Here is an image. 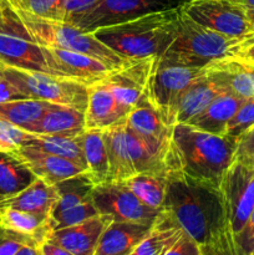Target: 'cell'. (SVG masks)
<instances>
[{
  "label": "cell",
  "instance_id": "1",
  "mask_svg": "<svg viewBox=\"0 0 254 255\" xmlns=\"http://www.w3.org/2000/svg\"><path fill=\"white\" fill-rule=\"evenodd\" d=\"M163 211L201 248L226 241L237 255L219 188L171 169Z\"/></svg>",
  "mask_w": 254,
  "mask_h": 255
},
{
  "label": "cell",
  "instance_id": "2",
  "mask_svg": "<svg viewBox=\"0 0 254 255\" xmlns=\"http://www.w3.org/2000/svg\"><path fill=\"white\" fill-rule=\"evenodd\" d=\"M237 143L238 139L227 134L208 133L187 124H177L172 128V169L219 188L234 162Z\"/></svg>",
  "mask_w": 254,
  "mask_h": 255
},
{
  "label": "cell",
  "instance_id": "3",
  "mask_svg": "<svg viewBox=\"0 0 254 255\" xmlns=\"http://www.w3.org/2000/svg\"><path fill=\"white\" fill-rule=\"evenodd\" d=\"M181 7L144 15L122 24L100 27L92 34L124 59L161 57L177 32Z\"/></svg>",
  "mask_w": 254,
  "mask_h": 255
},
{
  "label": "cell",
  "instance_id": "4",
  "mask_svg": "<svg viewBox=\"0 0 254 255\" xmlns=\"http://www.w3.org/2000/svg\"><path fill=\"white\" fill-rule=\"evenodd\" d=\"M247 37L249 36H228L207 29L193 21L181 7L176 36L158 59V64L206 67L212 62L233 57Z\"/></svg>",
  "mask_w": 254,
  "mask_h": 255
},
{
  "label": "cell",
  "instance_id": "5",
  "mask_svg": "<svg viewBox=\"0 0 254 255\" xmlns=\"http://www.w3.org/2000/svg\"><path fill=\"white\" fill-rule=\"evenodd\" d=\"M14 10L27 34L40 46L70 50L90 55L102 61L112 70L119 69L131 61L115 54L110 47L97 40L92 32L84 31L70 22L44 19L25 11Z\"/></svg>",
  "mask_w": 254,
  "mask_h": 255
},
{
  "label": "cell",
  "instance_id": "6",
  "mask_svg": "<svg viewBox=\"0 0 254 255\" xmlns=\"http://www.w3.org/2000/svg\"><path fill=\"white\" fill-rule=\"evenodd\" d=\"M0 69L10 84L26 99L86 110L89 86L62 76L19 69L0 62Z\"/></svg>",
  "mask_w": 254,
  "mask_h": 255
},
{
  "label": "cell",
  "instance_id": "7",
  "mask_svg": "<svg viewBox=\"0 0 254 255\" xmlns=\"http://www.w3.org/2000/svg\"><path fill=\"white\" fill-rule=\"evenodd\" d=\"M0 62L54 75L45 60L42 47L30 37L6 0H0Z\"/></svg>",
  "mask_w": 254,
  "mask_h": 255
},
{
  "label": "cell",
  "instance_id": "8",
  "mask_svg": "<svg viewBox=\"0 0 254 255\" xmlns=\"http://www.w3.org/2000/svg\"><path fill=\"white\" fill-rule=\"evenodd\" d=\"M186 0H101L70 21V24L87 32L100 27L122 24L153 12L182 7Z\"/></svg>",
  "mask_w": 254,
  "mask_h": 255
},
{
  "label": "cell",
  "instance_id": "9",
  "mask_svg": "<svg viewBox=\"0 0 254 255\" xmlns=\"http://www.w3.org/2000/svg\"><path fill=\"white\" fill-rule=\"evenodd\" d=\"M206 70L207 66L157 65L149 84L148 100L168 126L173 127L177 125V110L184 90L206 74Z\"/></svg>",
  "mask_w": 254,
  "mask_h": 255
},
{
  "label": "cell",
  "instance_id": "10",
  "mask_svg": "<svg viewBox=\"0 0 254 255\" xmlns=\"http://www.w3.org/2000/svg\"><path fill=\"white\" fill-rule=\"evenodd\" d=\"M92 201L99 214H105L114 222H136L153 224L162 211L151 208L137 198L124 182H104L94 186Z\"/></svg>",
  "mask_w": 254,
  "mask_h": 255
},
{
  "label": "cell",
  "instance_id": "11",
  "mask_svg": "<svg viewBox=\"0 0 254 255\" xmlns=\"http://www.w3.org/2000/svg\"><path fill=\"white\" fill-rule=\"evenodd\" d=\"M219 189L236 246L237 236L246 226L254 208V168L234 161L224 174Z\"/></svg>",
  "mask_w": 254,
  "mask_h": 255
},
{
  "label": "cell",
  "instance_id": "12",
  "mask_svg": "<svg viewBox=\"0 0 254 255\" xmlns=\"http://www.w3.org/2000/svg\"><path fill=\"white\" fill-rule=\"evenodd\" d=\"M182 10L193 21L213 31L233 37L254 35V24L246 12L229 0H191Z\"/></svg>",
  "mask_w": 254,
  "mask_h": 255
},
{
  "label": "cell",
  "instance_id": "13",
  "mask_svg": "<svg viewBox=\"0 0 254 255\" xmlns=\"http://www.w3.org/2000/svg\"><path fill=\"white\" fill-rule=\"evenodd\" d=\"M157 65L158 57L131 60L124 66L112 70L100 82H102L120 102L132 109L139 101L148 97L149 84Z\"/></svg>",
  "mask_w": 254,
  "mask_h": 255
},
{
  "label": "cell",
  "instance_id": "14",
  "mask_svg": "<svg viewBox=\"0 0 254 255\" xmlns=\"http://www.w3.org/2000/svg\"><path fill=\"white\" fill-rule=\"evenodd\" d=\"M41 47L47 65L56 76L90 86L104 80L112 71L111 67L90 55L55 47Z\"/></svg>",
  "mask_w": 254,
  "mask_h": 255
},
{
  "label": "cell",
  "instance_id": "15",
  "mask_svg": "<svg viewBox=\"0 0 254 255\" xmlns=\"http://www.w3.org/2000/svg\"><path fill=\"white\" fill-rule=\"evenodd\" d=\"M111 222H114L111 217L97 214L82 223L52 231L47 241L74 255H95L100 238Z\"/></svg>",
  "mask_w": 254,
  "mask_h": 255
},
{
  "label": "cell",
  "instance_id": "16",
  "mask_svg": "<svg viewBox=\"0 0 254 255\" xmlns=\"http://www.w3.org/2000/svg\"><path fill=\"white\" fill-rule=\"evenodd\" d=\"M131 107L120 102L102 82L89 86V100L85 110V128L106 129L126 119Z\"/></svg>",
  "mask_w": 254,
  "mask_h": 255
},
{
  "label": "cell",
  "instance_id": "17",
  "mask_svg": "<svg viewBox=\"0 0 254 255\" xmlns=\"http://www.w3.org/2000/svg\"><path fill=\"white\" fill-rule=\"evenodd\" d=\"M14 153L29 167L35 177L42 179L51 186H55L59 182L71 178L77 174L86 173V169L84 167L70 159L44 153V152L36 151L26 146L20 147L16 151H14Z\"/></svg>",
  "mask_w": 254,
  "mask_h": 255
},
{
  "label": "cell",
  "instance_id": "18",
  "mask_svg": "<svg viewBox=\"0 0 254 255\" xmlns=\"http://www.w3.org/2000/svg\"><path fill=\"white\" fill-rule=\"evenodd\" d=\"M209 79L223 92H231L241 99L254 96V66L234 59H224L207 66Z\"/></svg>",
  "mask_w": 254,
  "mask_h": 255
},
{
  "label": "cell",
  "instance_id": "19",
  "mask_svg": "<svg viewBox=\"0 0 254 255\" xmlns=\"http://www.w3.org/2000/svg\"><path fill=\"white\" fill-rule=\"evenodd\" d=\"M128 128L157 147H167L172 141V128L162 119L161 114L152 106L148 97L132 107L126 117Z\"/></svg>",
  "mask_w": 254,
  "mask_h": 255
},
{
  "label": "cell",
  "instance_id": "20",
  "mask_svg": "<svg viewBox=\"0 0 254 255\" xmlns=\"http://www.w3.org/2000/svg\"><path fill=\"white\" fill-rule=\"evenodd\" d=\"M153 224L111 222L100 238L95 255H128L149 233Z\"/></svg>",
  "mask_w": 254,
  "mask_h": 255
},
{
  "label": "cell",
  "instance_id": "21",
  "mask_svg": "<svg viewBox=\"0 0 254 255\" xmlns=\"http://www.w3.org/2000/svg\"><path fill=\"white\" fill-rule=\"evenodd\" d=\"M85 129L84 110L55 104L26 132L34 134L77 137Z\"/></svg>",
  "mask_w": 254,
  "mask_h": 255
},
{
  "label": "cell",
  "instance_id": "22",
  "mask_svg": "<svg viewBox=\"0 0 254 255\" xmlns=\"http://www.w3.org/2000/svg\"><path fill=\"white\" fill-rule=\"evenodd\" d=\"M109 158L107 182H125L136 174L128 149L126 133V119L104 129Z\"/></svg>",
  "mask_w": 254,
  "mask_h": 255
},
{
  "label": "cell",
  "instance_id": "23",
  "mask_svg": "<svg viewBox=\"0 0 254 255\" xmlns=\"http://www.w3.org/2000/svg\"><path fill=\"white\" fill-rule=\"evenodd\" d=\"M0 228L30 239L37 247L51 233L50 216L19 211L10 207H0Z\"/></svg>",
  "mask_w": 254,
  "mask_h": 255
},
{
  "label": "cell",
  "instance_id": "24",
  "mask_svg": "<svg viewBox=\"0 0 254 255\" xmlns=\"http://www.w3.org/2000/svg\"><path fill=\"white\" fill-rule=\"evenodd\" d=\"M246 101L231 92H221L206 110L189 120L187 125L213 134H224L229 120Z\"/></svg>",
  "mask_w": 254,
  "mask_h": 255
},
{
  "label": "cell",
  "instance_id": "25",
  "mask_svg": "<svg viewBox=\"0 0 254 255\" xmlns=\"http://www.w3.org/2000/svg\"><path fill=\"white\" fill-rule=\"evenodd\" d=\"M56 187L37 178L16 196L1 202L0 207H10L30 213L50 216L57 202Z\"/></svg>",
  "mask_w": 254,
  "mask_h": 255
},
{
  "label": "cell",
  "instance_id": "26",
  "mask_svg": "<svg viewBox=\"0 0 254 255\" xmlns=\"http://www.w3.org/2000/svg\"><path fill=\"white\" fill-rule=\"evenodd\" d=\"M222 91L206 74L192 82L182 95L177 110V124H187L189 120L201 114Z\"/></svg>",
  "mask_w": 254,
  "mask_h": 255
},
{
  "label": "cell",
  "instance_id": "27",
  "mask_svg": "<svg viewBox=\"0 0 254 255\" xmlns=\"http://www.w3.org/2000/svg\"><path fill=\"white\" fill-rule=\"evenodd\" d=\"M86 162V173L96 184L107 182L109 178V158L104 129H85L77 136Z\"/></svg>",
  "mask_w": 254,
  "mask_h": 255
},
{
  "label": "cell",
  "instance_id": "28",
  "mask_svg": "<svg viewBox=\"0 0 254 255\" xmlns=\"http://www.w3.org/2000/svg\"><path fill=\"white\" fill-rule=\"evenodd\" d=\"M182 229L167 212L162 211L149 233L128 255H164L182 234Z\"/></svg>",
  "mask_w": 254,
  "mask_h": 255
},
{
  "label": "cell",
  "instance_id": "29",
  "mask_svg": "<svg viewBox=\"0 0 254 255\" xmlns=\"http://www.w3.org/2000/svg\"><path fill=\"white\" fill-rule=\"evenodd\" d=\"M35 179V174L14 152H0V203L24 191Z\"/></svg>",
  "mask_w": 254,
  "mask_h": 255
},
{
  "label": "cell",
  "instance_id": "30",
  "mask_svg": "<svg viewBox=\"0 0 254 255\" xmlns=\"http://www.w3.org/2000/svg\"><path fill=\"white\" fill-rule=\"evenodd\" d=\"M168 172H142L126 179L124 183L146 206L163 211L164 197L168 184Z\"/></svg>",
  "mask_w": 254,
  "mask_h": 255
},
{
  "label": "cell",
  "instance_id": "31",
  "mask_svg": "<svg viewBox=\"0 0 254 255\" xmlns=\"http://www.w3.org/2000/svg\"><path fill=\"white\" fill-rule=\"evenodd\" d=\"M55 104L35 99H16L0 102V117L27 131Z\"/></svg>",
  "mask_w": 254,
  "mask_h": 255
},
{
  "label": "cell",
  "instance_id": "32",
  "mask_svg": "<svg viewBox=\"0 0 254 255\" xmlns=\"http://www.w3.org/2000/svg\"><path fill=\"white\" fill-rule=\"evenodd\" d=\"M24 146L36 149V151H41L44 153L54 154V156L70 159V161L80 164V166L86 169V162H85L81 144H80L77 137L31 133V136L29 137V139H27Z\"/></svg>",
  "mask_w": 254,
  "mask_h": 255
},
{
  "label": "cell",
  "instance_id": "33",
  "mask_svg": "<svg viewBox=\"0 0 254 255\" xmlns=\"http://www.w3.org/2000/svg\"><path fill=\"white\" fill-rule=\"evenodd\" d=\"M14 9L25 11L35 16L61 21L62 0H6Z\"/></svg>",
  "mask_w": 254,
  "mask_h": 255
},
{
  "label": "cell",
  "instance_id": "34",
  "mask_svg": "<svg viewBox=\"0 0 254 255\" xmlns=\"http://www.w3.org/2000/svg\"><path fill=\"white\" fill-rule=\"evenodd\" d=\"M254 126V96L247 99L229 120L224 134L238 139L244 132Z\"/></svg>",
  "mask_w": 254,
  "mask_h": 255
},
{
  "label": "cell",
  "instance_id": "35",
  "mask_svg": "<svg viewBox=\"0 0 254 255\" xmlns=\"http://www.w3.org/2000/svg\"><path fill=\"white\" fill-rule=\"evenodd\" d=\"M31 133L0 117V152H14L24 146Z\"/></svg>",
  "mask_w": 254,
  "mask_h": 255
},
{
  "label": "cell",
  "instance_id": "36",
  "mask_svg": "<svg viewBox=\"0 0 254 255\" xmlns=\"http://www.w3.org/2000/svg\"><path fill=\"white\" fill-rule=\"evenodd\" d=\"M234 161L254 168V126L238 138Z\"/></svg>",
  "mask_w": 254,
  "mask_h": 255
},
{
  "label": "cell",
  "instance_id": "37",
  "mask_svg": "<svg viewBox=\"0 0 254 255\" xmlns=\"http://www.w3.org/2000/svg\"><path fill=\"white\" fill-rule=\"evenodd\" d=\"M26 244L36 246L25 237L0 228V255H15L20 248H22Z\"/></svg>",
  "mask_w": 254,
  "mask_h": 255
},
{
  "label": "cell",
  "instance_id": "38",
  "mask_svg": "<svg viewBox=\"0 0 254 255\" xmlns=\"http://www.w3.org/2000/svg\"><path fill=\"white\" fill-rule=\"evenodd\" d=\"M254 249V208L243 227L241 233L236 238L237 255H252Z\"/></svg>",
  "mask_w": 254,
  "mask_h": 255
},
{
  "label": "cell",
  "instance_id": "39",
  "mask_svg": "<svg viewBox=\"0 0 254 255\" xmlns=\"http://www.w3.org/2000/svg\"><path fill=\"white\" fill-rule=\"evenodd\" d=\"M99 1L101 0H62L60 9L61 21L70 22L72 19L94 7Z\"/></svg>",
  "mask_w": 254,
  "mask_h": 255
},
{
  "label": "cell",
  "instance_id": "40",
  "mask_svg": "<svg viewBox=\"0 0 254 255\" xmlns=\"http://www.w3.org/2000/svg\"><path fill=\"white\" fill-rule=\"evenodd\" d=\"M164 255H203V251L197 242H194L188 234L182 232L179 238Z\"/></svg>",
  "mask_w": 254,
  "mask_h": 255
},
{
  "label": "cell",
  "instance_id": "41",
  "mask_svg": "<svg viewBox=\"0 0 254 255\" xmlns=\"http://www.w3.org/2000/svg\"><path fill=\"white\" fill-rule=\"evenodd\" d=\"M231 59L254 66V35L247 37Z\"/></svg>",
  "mask_w": 254,
  "mask_h": 255
},
{
  "label": "cell",
  "instance_id": "42",
  "mask_svg": "<svg viewBox=\"0 0 254 255\" xmlns=\"http://www.w3.org/2000/svg\"><path fill=\"white\" fill-rule=\"evenodd\" d=\"M16 99H26V97L22 94H20V92L10 84L9 80L5 77L1 69H0V102L10 101V100Z\"/></svg>",
  "mask_w": 254,
  "mask_h": 255
},
{
  "label": "cell",
  "instance_id": "43",
  "mask_svg": "<svg viewBox=\"0 0 254 255\" xmlns=\"http://www.w3.org/2000/svg\"><path fill=\"white\" fill-rule=\"evenodd\" d=\"M37 248H39L40 255H74L72 253H70L69 251L62 248V247L51 243L49 241H45Z\"/></svg>",
  "mask_w": 254,
  "mask_h": 255
},
{
  "label": "cell",
  "instance_id": "44",
  "mask_svg": "<svg viewBox=\"0 0 254 255\" xmlns=\"http://www.w3.org/2000/svg\"><path fill=\"white\" fill-rule=\"evenodd\" d=\"M203 251V255H232L231 249L227 246L226 243H216L212 246L202 248Z\"/></svg>",
  "mask_w": 254,
  "mask_h": 255
},
{
  "label": "cell",
  "instance_id": "45",
  "mask_svg": "<svg viewBox=\"0 0 254 255\" xmlns=\"http://www.w3.org/2000/svg\"><path fill=\"white\" fill-rule=\"evenodd\" d=\"M246 12L247 17L254 24V0H229Z\"/></svg>",
  "mask_w": 254,
  "mask_h": 255
},
{
  "label": "cell",
  "instance_id": "46",
  "mask_svg": "<svg viewBox=\"0 0 254 255\" xmlns=\"http://www.w3.org/2000/svg\"><path fill=\"white\" fill-rule=\"evenodd\" d=\"M15 255H40V253L37 246H34V244H26V246H24L22 248H20Z\"/></svg>",
  "mask_w": 254,
  "mask_h": 255
},
{
  "label": "cell",
  "instance_id": "47",
  "mask_svg": "<svg viewBox=\"0 0 254 255\" xmlns=\"http://www.w3.org/2000/svg\"><path fill=\"white\" fill-rule=\"evenodd\" d=\"M252 255H254V249H253V253H252Z\"/></svg>",
  "mask_w": 254,
  "mask_h": 255
},
{
  "label": "cell",
  "instance_id": "48",
  "mask_svg": "<svg viewBox=\"0 0 254 255\" xmlns=\"http://www.w3.org/2000/svg\"><path fill=\"white\" fill-rule=\"evenodd\" d=\"M186 1H191V0H186Z\"/></svg>",
  "mask_w": 254,
  "mask_h": 255
}]
</instances>
